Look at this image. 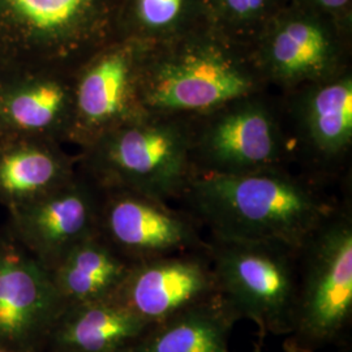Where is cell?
<instances>
[{"mask_svg":"<svg viewBox=\"0 0 352 352\" xmlns=\"http://www.w3.org/2000/svg\"><path fill=\"white\" fill-rule=\"evenodd\" d=\"M266 85L292 93L350 69V56L327 23L312 14H289L263 29L251 45Z\"/></svg>","mask_w":352,"mask_h":352,"instance_id":"10","label":"cell"},{"mask_svg":"<svg viewBox=\"0 0 352 352\" xmlns=\"http://www.w3.org/2000/svg\"><path fill=\"white\" fill-rule=\"evenodd\" d=\"M0 352H30V351H20V350H12V349H7V347H0Z\"/></svg>","mask_w":352,"mask_h":352,"instance_id":"24","label":"cell"},{"mask_svg":"<svg viewBox=\"0 0 352 352\" xmlns=\"http://www.w3.org/2000/svg\"><path fill=\"white\" fill-rule=\"evenodd\" d=\"M266 87L251 47L212 28L161 45L140 46L138 94L145 113L201 116L264 93Z\"/></svg>","mask_w":352,"mask_h":352,"instance_id":"2","label":"cell"},{"mask_svg":"<svg viewBox=\"0 0 352 352\" xmlns=\"http://www.w3.org/2000/svg\"><path fill=\"white\" fill-rule=\"evenodd\" d=\"M102 0H0L1 84L76 71L115 41Z\"/></svg>","mask_w":352,"mask_h":352,"instance_id":"4","label":"cell"},{"mask_svg":"<svg viewBox=\"0 0 352 352\" xmlns=\"http://www.w3.org/2000/svg\"><path fill=\"white\" fill-rule=\"evenodd\" d=\"M219 295L257 337H285L292 327L299 285V251L269 241L206 239Z\"/></svg>","mask_w":352,"mask_h":352,"instance_id":"6","label":"cell"},{"mask_svg":"<svg viewBox=\"0 0 352 352\" xmlns=\"http://www.w3.org/2000/svg\"><path fill=\"white\" fill-rule=\"evenodd\" d=\"M64 308L50 272L0 234V347L45 352Z\"/></svg>","mask_w":352,"mask_h":352,"instance_id":"12","label":"cell"},{"mask_svg":"<svg viewBox=\"0 0 352 352\" xmlns=\"http://www.w3.org/2000/svg\"><path fill=\"white\" fill-rule=\"evenodd\" d=\"M289 94L296 142L322 167L340 162L352 145L351 69Z\"/></svg>","mask_w":352,"mask_h":352,"instance_id":"14","label":"cell"},{"mask_svg":"<svg viewBox=\"0 0 352 352\" xmlns=\"http://www.w3.org/2000/svg\"><path fill=\"white\" fill-rule=\"evenodd\" d=\"M219 13V19L230 24L225 37L230 38L232 28H245L253 25L264 17L272 0H214ZM232 41V39H231Z\"/></svg>","mask_w":352,"mask_h":352,"instance_id":"21","label":"cell"},{"mask_svg":"<svg viewBox=\"0 0 352 352\" xmlns=\"http://www.w3.org/2000/svg\"><path fill=\"white\" fill-rule=\"evenodd\" d=\"M192 148V118L144 113L82 149L77 167L102 189L168 204L182 199L195 174Z\"/></svg>","mask_w":352,"mask_h":352,"instance_id":"3","label":"cell"},{"mask_svg":"<svg viewBox=\"0 0 352 352\" xmlns=\"http://www.w3.org/2000/svg\"><path fill=\"white\" fill-rule=\"evenodd\" d=\"M75 74H36L1 84L0 135L65 142L74 103Z\"/></svg>","mask_w":352,"mask_h":352,"instance_id":"15","label":"cell"},{"mask_svg":"<svg viewBox=\"0 0 352 352\" xmlns=\"http://www.w3.org/2000/svg\"><path fill=\"white\" fill-rule=\"evenodd\" d=\"M239 321L217 295L151 325L126 352H231L230 338Z\"/></svg>","mask_w":352,"mask_h":352,"instance_id":"18","label":"cell"},{"mask_svg":"<svg viewBox=\"0 0 352 352\" xmlns=\"http://www.w3.org/2000/svg\"><path fill=\"white\" fill-rule=\"evenodd\" d=\"M182 200L210 236L300 250L338 202L285 166L241 174L195 171Z\"/></svg>","mask_w":352,"mask_h":352,"instance_id":"1","label":"cell"},{"mask_svg":"<svg viewBox=\"0 0 352 352\" xmlns=\"http://www.w3.org/2000/svg\"><path fill=\"white\" fill-rule=\"evenodd\" d=\"M200 227L192 214L167 202L123 189H102L98 234L131 263L206 250Z\"/></svg>","mask_w":352,"mask_h":352,"instance_id":"11","label":"cell"},{"mask_svg":"<svg viewBox=\"0 0 352 352\" xmlns=\"http://www.w3.org/2000/svg\"><path fill=\"white\" fill-rule=\"evenodd\" d=\"M308 1H311L317 8L325 12H338L344 10L351 0H308Z\"/></svg>","mask_w":352,"mask_h":352,"instance_id":"22","label":"cell"},{"mask_svg":"<svg viewBox=\"0 0 352 352\" xmlns=\"http://www.w3.org/2000/svg\"><path fill=\"white\" fill-rule=\"evenodd\" d=\"M195 171L241 174L283 166L289 140L264 93L192 118Z\"/></svg>","mask_w":352,"mask_h":352,"instance_id":"7","label":"cell"},{"mask_svg":"<svg viewBox=\"0 0 352 352\" xmlns=\"http://www.w3.org/2000/svg\"><path fill=\"white\" fill-rule=\"evenodd\" d=\"M140 46L116 38L75 72L74 103L65 142L82 149L145 113L138 94Z\"/></svg>","mask_w":352,"mask_h":352,"instance_id":"8","label":"cell"},{"mask_svg":"<svg viewBox=\"0 0 352 352\" xmlns=\"http://www.w3.org/2000/svg\"><path fill=\"white\" fill-rule=\"evenodd\" d=\"M102 189L78 167L60 187L8 210L6 234L51 272L76 244L98 232Z\"/></svg>","mask_w":352,"mask_h":352,"instance_id":"9","label":"cell"},{"mask_svg":"<svg viewBox=\"0 0 352 352\" xmlns=\"http://www.w3.org/2000/svg\"><path fill=\"white\" fill-rule=\"evenodd\" d=\"M188 10L189 0H133L132 28L119 38L148 47L186 37Z\"/></svg>","mask_w":352,"mask_h":352,"instance_id":"20","label":"cell"},{"mask_svg":"<svg viewBox=\"0 0 352 352\" xmlns=\"http://www.w3.org/2000/svg\"><path fill=\"white\" fill-rule=\"evenodd\" d=\"M149 327L115 296L65 305L45 352H124Z\"/></svg>","mask_w":352,"mask_h":352,"instance_id":"17","label":"cell"},{"mask_svg":"<svg viewBox=\"0 0 352 352\" xmlns=\"http://www.w3.org/2000/svg\"><path fill=\"white\" fill-rule=\"evenodd\" d=\"M0 88H1V80H0Z\"/></svg>","mask_w":352,"mask_h":352,"instance_id":"25","label":"cell"},{"mask_svg":"<svg viewBox=\"0 0 352 352\" xmlns=\"http://www.w3.org/2000/svg\"><path fill=\"white\" fill-rule=\"evenodd\" d=\"M133 263L97 232L80 241L50 272L65 305L113 298Z\"/></svg>","mask_w":352,"mask_h":352,"instance_id":"19","label":"cell"},{"mask_svg":"<svg viewBox=\"0 0 352 352\" xmlns=\"http://www.w3.org/2000/svg\"><path fill=\"white\" fill-rule=\"evenodd\" d=\"M250 352H264V338L257 337V340L252 344V350Z\"/></svg>","mask_w":352,"mask_h":352,"instance_id":"23","label":"cell"},{"mask_svg":"<svg viewBox=\"0 0 352 352\" xmlns=\"http://www.w3.org/2000/svg\"><path fill=\"white\" fill-rule=\"evenodd\" d=\"M124 352H126V351H124Z\"/></svg>","mask_w":352,"mask_h":352,"instance_id":"26","label":"cell"},{"mask_svg":"<svg viewBox=\"0 0 352 352\" xmlns=\"http://www.w3.org/2000/svg\"><path fill=\"white\" fill-rule=\"evenodd\" d=\"M77 171L55 140L0 135V205L12 210L67 183Z\"/></svg>","mask_w":352,"mask_h":352,"instance_id":"16","label":"cell"},{"mask_svg":"<svg viewBox=\"0 0 352 352\" xmlns=\"http://www.w3.org/2000/svg\"><path fill=\"white\" fill-rule=\"evenodd\" d=\"M219 295L206 250L133 263L115 298L148 325Z\"/></svg>","mask_w":352,"mask_h":352,"instance_id":"13","label":"cell"},{"mask_svg":"<svg viewBox=\"0 0 352 352\" xmlns=\"http://www.w3.org/2000/svg\"><path fill=\"white\" fill-rule=\"evenodd\" d=\"M352 329L351 202L337 208L299 250L298 299L285 352L350 349Z\"/></svg>","mask_w":352,"mask_h":352,"instance_id":"5","label":"cell"}]
</instances>
